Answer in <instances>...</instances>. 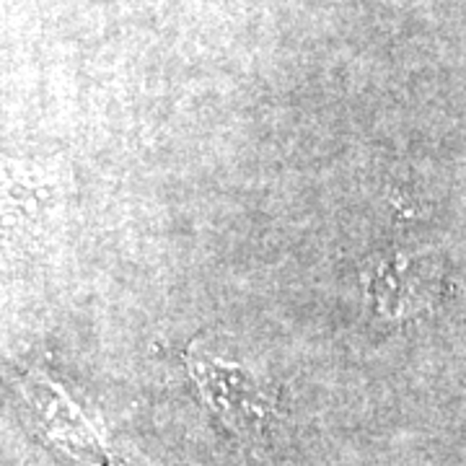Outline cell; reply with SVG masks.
Listing matches in <instances>:
<instances>
[{"label":"cell","mask_w":466,"mask_h":466,"mask_svg":"<svg viewBox=\"0 0 466 466\" xmlns=\"http://www.w3.org/2000/svg\"><path fill=\"white\" fill-rule=\"evenodd\" d=\"M187 376L200 404L236 446L262 451L280 428V401L254 370L192 342L184 352Z\"/></svg>","instance_id":"6da1fadb"},{"label":"cell","mask_w":466,"mask_h":466,"mask_svg":"<svg viewBox=\"0 0 466 466\" xmlns=\"http://www.w3.org/2000/svg\"><path fill=\"white\" fill-rule=\"evenodd\" d=\"M16 394L32 433L70 466H115L96 417L47 370L29 368L16 379Z\"/></svg>","instance_id":"7a4b0ae2"}]
</instances>
